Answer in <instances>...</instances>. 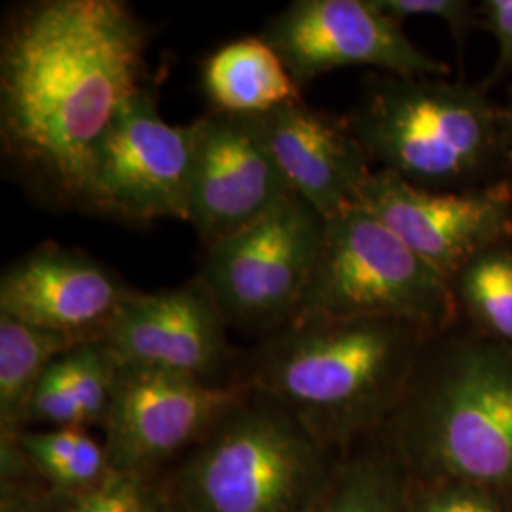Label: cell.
Returning a JSON list of instances; mask_svg holds the SVG:
<instances>
[{"mask_svg":"<svg viewBox=\"0 0 512 512\" xmlns=\"http://www.w3.org/2000/svg\"><path fill=\"white\" fill-rule=\"evenodd\" d=\"M145 23L122 0H35L0 37V141L29 181L82 203L93 152L145 90Z\"/></svg>","mask_w":512,"mask_h":512,"instance_id":"6da1fadb","label":"cell"},{"mask_svg":"<svg viewBox=\"0 0 512 512\" xmlns=\"http://www.w3.org/2000/svg\"><path fill=\"white\" fill-rule=\"evenodd\" d=\"M435 334L385 317H294L260 338L238 382L342 456L384 431Z\"/></svg>","mask_w":512,"mask_h":512,"instance_id":"7a4b0ae2","label":"cell"},{"mask_svg":"<svg viewBox=\"0 0 512 512\" xmlns=\"http://www.w3.org/2000/svg\"><path fill=\"white\" fill-rule=\"evenodd\" d=\"M382 433L408 478L512 494V346L463 323L437 332Z\"/></svg>","mask_w":512,"mask_h":512,"instance_id":"3957f363","label":"cell"},{"mask_svg":"<svg viewBox=\"0 0 512 512\" xmlns=\"http://www.w3.org/2000/svg\"><path fill=\"white\" fill-rule=\"evenodd\" d=\"M346 118L370 164L423 190H475L512 177L499 105L480 86L374 71Z\"/></svg>","mask_w":512,"mask_h":512,"instance_id":"277c9868","label":"cell"},{"mask_svg":"<svg viewBox=\"0 0 512 512\" xmlns=\"http://www.w3.org/2000/svg\"><path fill=\"white\" fill-rule=\"evenodd\" d=\"M338 459L283 404L249 389L165 488L188 512H311Z\"/></svg>","mask_w":512,"mask_h":512,"instance_id":"5b68a950","label":"cell"},{"mask_svg":"<svg viewBox=\"0 0 512 512\" xmlns=\"http://www.w3.org/2000/svg\"><path fill=\"white\" fill-rule=\"evenodd\" d=\"M296 317H385L431 332L459 323L448 279L359 203L325 219Z\"/></svg>","mask_w":512,"mask_h":512,"instance_id":"8992f818","label":"cell"},{"mask_svg":"<svg viewBox=\"0 0 512 512\" xmlns=\"http://www.w3.org/2000/svg\"><path fill=\"white\" fill-rule=\"evenodd\" d=\"M325 234V219L298 196L205 247L200 279L230 329L260 338L298 315Z\"/></svg>","mask_w":512,"mask_h":512,"instance_id":"52a82bcc","label":"cell"},{"mask_svg":"<svg viewBox=\"0 0 512 512\" xmlns=\"http://www.w3.org/2000/svg\"><path fill=\"white\" fill-rule=\"evenodd\" d=\"M192 165V126L165 122L145 88L95 148L80 205L131 224L188 222Z\"/></svg>","mask_w":512,"mask_h":512,"instance_id":"ba28073f","label":"cell"},{"mask_svg":"<svg viewBox=\"0 0 512 512\" xmlns=\"http://www.w3.org/2000/svg\"><path fill=\"white\" fill-rule=\"evenodd\" d=\"M247 391L239 382L207 384L165 368L120 363L101 427L110 467L156 476L164 463L202 439Z\"/></svg>","mask_w":512,"mask_h":512,"instance_id":"9c48e42d","label":"cell"},{"mask_svg":"<svg viewBox=\"0 0 512 512\" xmlns=\"http://www.w3.org/2000/svg\"><path fill=\"white\" fill-rule=\"evenodd\" d=\"M300 88L346 67L444 78L450 67L420 50L374 0H294L266 21L262 35Z\"/></svg>","mask_w":512,"mask_h":512,"instance_id":"30bf717a","label":"cell"},{"mask_svg":"<svg viewBox=\"0 0 512 512\" xmlns=\"http://www.w3.org/2000/svg\"><path fill=\"white\" fill-rule=\"evenodd\" d=\"M450 279L486 247L512 241V177L458 192L423 190L374 169L357 202Z\"/></svg>","mask_w":512,"mask_h":512,"instance_id":"8fae6325","label":"cell"},{"mask_svg":"<svg viewBox=\"0 0 512 512\" xmlns=\"http://www.w3.org/2000/svg\"><path fill=\"white\" fill-rule=\"evenodd\" d=\"M192 126L190 224L209 247L294 196L249 116L209 110Z\"/></svg>","mask_w":512,"mask_h":512,"instance_id":"7c38bea8","label":"cell"},{"mask_svg":"<svg viewBox=\"0 0 512 512\" xmlns=\"http://www.w3.org/2000/svg\"><path fill=\"white\" fill-rule=\"evenodd\" d=\"M228 323L200 277L175 289L131 296L103 342L120 363L156 366L220 384L234 363Z\"/></svg>","mask_w":512,"mask_h":512,"instance_id":"4fadbf2b","label":"cell"},{"mask_svg":"<svg viewBox=\"0 0 512 512\" xmlns=\"http://www.w3.org/2000/svg\"><path fill=\"white\" fill-rule=\"evenodd\" d=\"M137 291L92 255L44 243L0 277V313L40 329L101 340Z\"/></svg>","mask_w":512,"mask_h":512,"instance_id":"5bb4252c","label":"cell"},{"mask_svg":"<svg viewBox=\"0 0 512 512\" xmlns=\"http://www.w3.org/2000/svg\"><path fill=\"white\" fill-rule=\"evenodd\" d=\"M249 118L291 192L323 219L357 202L374 169L346 116L300 99Z\"/></svg>","mask_w":512,"mask_h":512,"instance_id":"9a60e30c","label":"cell"},{"mask_svg":"<svg viewBox=\"0 0 512 512\" xmlns=\"http://www.w3.org/2000/svg\"><path fill=\"white\" fill-rule=\"evenodd\" d=\"M118 359L103 340H93L57 357L40 378L27 425L103 427L118 376Z\"/></svg>","mask_w":512,"mask_h":512,"instance_id":"2e32d148","label":"cell"},{"mask_svg":"<svg viewBox=\"0 0 512 512\" xmlns=\"http://www.w3.org/2000/svg\"><path fill=\"white\" fill-rule=\"evenodd\" d=\"M203 92L211 110L256 116L302 99V88L262 37L232 40L203 63Z\"/></svg>","mask_w":512,"mask_h":512,"instance_id":"e0dca14e","label":"cell"},{"mask_svg":"<svg viewBox=\"0 0 512 512\" xmlns=\"http://www.w3.org/2000/svg\"><path fill=\"white\" fill-rule=\"evenodd\" d=\"M311 512H408V475L384 433L340 456Z\"/></svg>","mask_w":512,"mask_h":512,"instance_id":"ac0fdd59","label":"cell"},{"mask_svg":"<svg viewBox=\"0 0 512 512\" xmlns=\"http://www.w3.org/2000/svg\"><path fill=\"white\" fill-rule=\"evenodd\" d=\"M93 342L0 313V433L25 429L40 378L57 357Z\"/></svg>","mask_w":512,"mask_h":512,"instance_id":"d6986e66","label":"cell"},{"mask_svg":"<svg viewBox=\"0 0 512 512\" xmlns=\"http://www.w3.org/2000/svg\"><path fill=\"white\" fill-rule=\"evenodd\" d=\"M459 323L512 346V241L486 247L450 279Z\"/></svg>","mask_w":512,"mask_h":512,"instance_id":"ffe728a7","label":"cell"},{"mask_svg":"<svg viewBox=\"0 0 512 512\" xmlns=\"http://www.w3.org/2000/svg\"><path fill=\"white\" fill-rule=\"evenodd\" d=\"M44 484L57 495L84 492L112 471L105 442L84 427L21 429L10 433Z\"/></svg>","mask_w":512,"mask_h":512,"instance_id":"44dd1931","label":"cell"},{"mask_svg":"<svg viewBox=\"0 0 512 512\" xmlns=\"http://www.w3.org/2000/svg\"><path fill=\"white\" fill-rule=\"evenodd\" d=\"M160 492L162 484L154 475L112 469L84 492L55 494L54 512H152Z\"/></svg>","mask_w":512,"mask_h":512,"instance_id":"7402d4cb","label":"cell"},{"mask_svg":"<svg viewBox=\"0 0 512 512\" xmlns=\"http://www.w3.org/2000/svg\"><path fill=\"white\" fill-rule=\"evenodd\" d=\"M408 512H512V494L463 480L408 478Z\"/></svg>","mask_w":512,"mask_h":512,"instance_id":"603a6c76","label":"cell"},{"mask_svg":"<svg viewBox=\"0 0 512 512\" xmlns=\"http://www.w3.org/2000/svg\"><path fill=\"white\" fill-rule=\"evenodd\" d=\"M385 16L404 23L410 18H435L446 23L458 42L459 52L465 50L469 35L480 29L478 6L469 0H374Z\"/></svg>","mask_w":512,"mask_h":512,"instance_id":"cb8c5ba5","label":"cell"},{"mask_svg":"<svg viewBox=\"0 0 512 512\" xmlns=\"http://www.w3.org/2000/svg\"><path fill=\"white\" fill-rule=\"evenodd\" d=\"M478 19L480 29L488 31L497 44L494 67L480 84L488 92L512 74V0H482L478 4Z\"/></svg>","mask_w":512,"mask_h":512,"instance_id":"d4e9b609","label":"cell"},{"mask_svg":"<svg viewBox=\"0 0 512 512\" xmlns=\"http://www.w3.org/2000/svg\"><path fill=\"white\" fill-rule=\"evenodd\" d=\"M55 494L35 469L0 476V512H54Z\"/></svg>","mask_w":512,"mask_h":512,"instance_id":"484cf974","label":"cell"},{"mask_svg":"<svg viewBox=\"0 0 512 512\" xmlns=\"http://www.w3.org/2000/svg\"><path fill=\"white\" fill-rule=\"evenodd\" d=\"M499 133L503 152L512 167V99L507 105H499Z\"/></svg>","mask_w":512,"mask_h":512,"instance_id":"4316f807","label":"cell"},{"mask_svg":"<svg viewBox=\"0 0 512 512\" xmlns=\"http://www.w3.org/2000/svg\"><path fill=\"white\" fill-rule=\"evenodd\" d=\"M152 512H188L184 509L183 505L173 497V495L169 494V490L165 488V484H162V492H160V497H158V501H156V507H154V511Z\"/></svg>","mask_w":512,"mask_h":512,"instance_id":"83f0119b","label":"cell"}]
</instances>
